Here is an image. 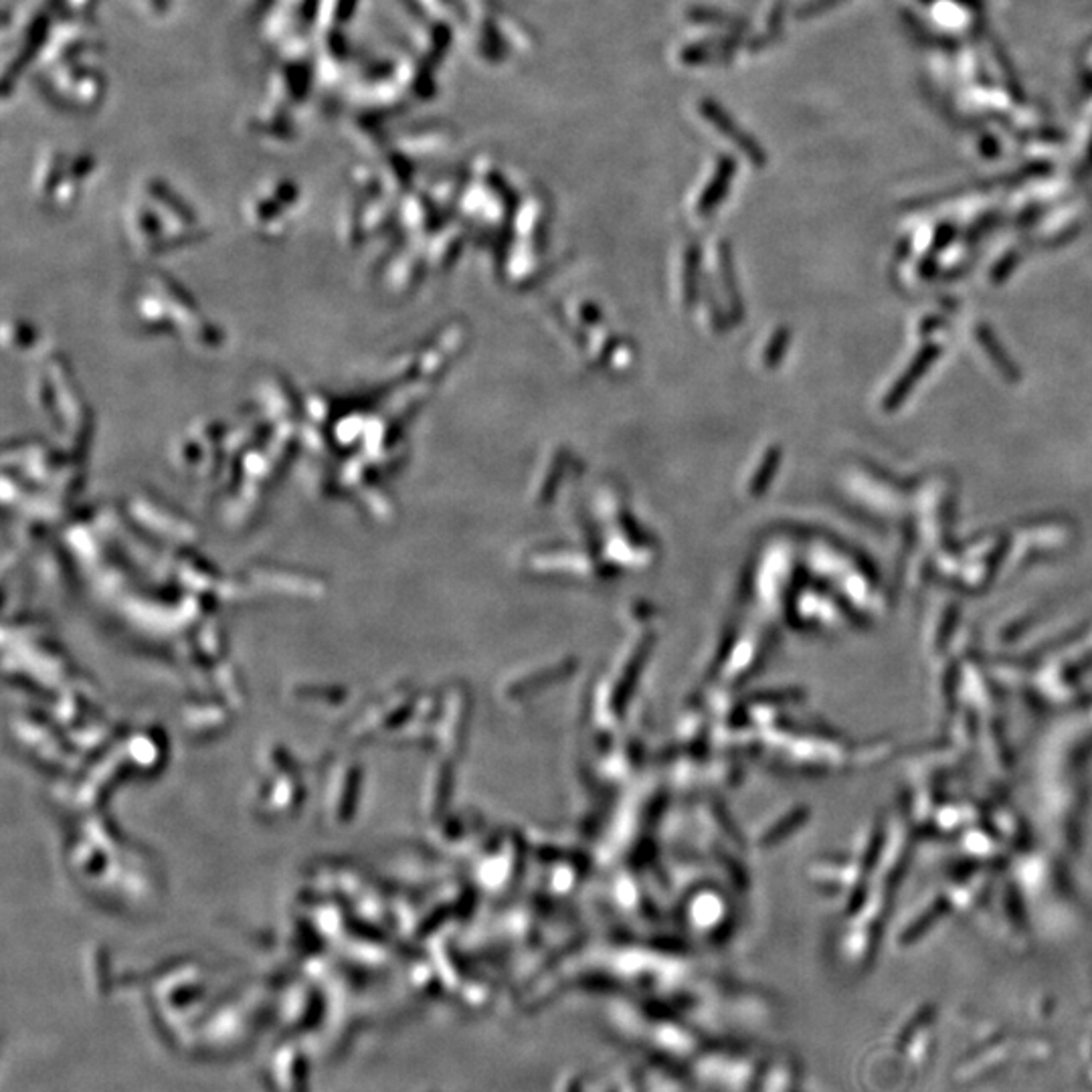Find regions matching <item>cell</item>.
<instances>
[{"mask_svg": "<svg viewBox=\"0 0 1092 1092\" xmlns=\"http://www.w3.org/2000/svg\"><path fill=\"white\" fill-rule=\"evenodd\" d=\"M359 4V0H340L338 3V10H336V18L338 21H348L350 15L354 12V6Z\"/></svg>", "mask_w": 1092, "mask_h": 1092, "instance_id": "cell-1", "label": "cell"}]
</instances>
